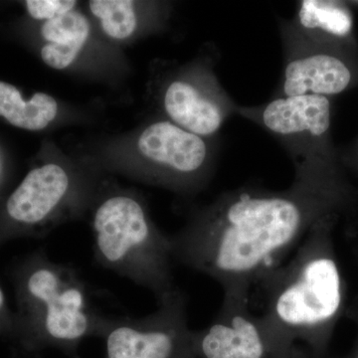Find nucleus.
Wrapping results in <instances>:
<instances>
[{
	"mask_svg": "<svg viewBox=\"0 0 358 358\" xmlns=\"http://www.w3.org/2000/svg\"><path fill=\"white\" fill-rule=\"evenodd\" d=\"M18 329L29 352L52 348L80 358L86 339L102 338L108 315L96 307L88 282L71 264L37 252L18 274Z\"/></svg>",
	"mask_w": 358,
	"mask_h": 358,
	"instance_id": "nucleus-3",
	"label": "nucleus"
},
{
	"mask_svg": "<svg viewBox=\"0 0 358 358\" xmlns=\"http://www.w3.org/2000/svg\"><path fill=\"white\" fill-rule=\"evenodd\" d=\"M284 69L274 98L341 95L358 87V48L308 38L291 20H280Z\"/></svg>",
	"mask_w": 358,
	"mask_h": 358,
	"instance_id": "nucleus-5",
	"label": "nucleus"
},
{
	"mask_svg": "<svg viewBox=\"0 0 358 358\" xmlns=\"http://www.w3.org/2000/svg\"><path fill=\"white\" fill-rule=\"evenodd\" d=\"M274 358H317L307 348L301 345L289 346L287 350L275 355Z\"/></svg>",
	"mask_w": 358,
	"mask_h": 358,
	"instance_id": "nucleus-18",
	"label": "nucleus"
},
{
	"mask_svg": "<svg viewBox=\"0 0 358 358\" xmlns=\"http://www.w3.org/2000/svg\"><path fill=\"white\" fill-rule=\"evenodd\" d=\"M193 334L187 299L176 287L157 299L155 312L145 317L108 315L101 339L106 358H190Z\"/></svg>",
	"mask_w": 358,
	"mask_h": 358,
	"instance_id": "nucleus-6",
	"label": "nucleus"
},
{
	"mask_svg": "<svg viewBox=\"0 0 358 358\" xmlns=\"http://www.w3.org/2000/svg\"><path fill=\"white\" fill-rule=\"evenodd\" d=\"M334 218L322 219L288 262L253 287L259 292L261 319L278 353L294 345L305 346L317 358L326 350L343 306V278L329 247Z\"/></svg>",
	"mask_w": 358,
	"mask_h": 358,
	"instance_id": "nucleus-2",
	"label": "nucleus"
},
{
	"mask_svg": "<svg viewBox=\"0 0 358 358\" xmlns=\"http://www.w3.org/2000/svg\"><path fill=\"white\" fill-rule=\"evenodd\" d=\"M339 160L343 169H350L358 173V138L350 148L338 150Z\"/></svg>",
	"mask_w": 358,
	"mask_h": 358,
	"instance_id": "nucleus-17",
	"label": "nucleus"
},
{
	"mask_svg": "<svg viewBox=\"0 0 358 358\" xmlns=\"http://www.w3.org/2000/svg\"><path fill=\"white\" fill-rule=\"evenodd\" d=\"M96 262L159 299L176 288L171 237L152 223L143 203L128 193L99 202L92 219Z\"/></svg>",
	"mask_w": 358,
	"mask_h": 358,
	"instance_id": "nucleus-4",
	"label": "nucleus"
},
{
	"mask_svg": "<svg viewBox=\"0 0 358 358\" xmlns=\"http://www.w3.org/2000/svg\"><path fill=\"white\" fill-rule=\"evenodd\" d=\"M348 2L303 0L292 22L308 38L336 46L358 48L355 18Z\"/></svg>",
	"mask_w": 358,
	"mask_h": 358,
	"instance_id": "nucleus-12",
	"label": "nucleus"
},
{
	"mask_svg": "<svg viewBox=\"0 0 358 358\" xmlns=\"http://www.w3.org/2000/svg\"><path fill=\"white\" fill-rule=\"evenodd\" d=\"M72 190V178L62 166L44 164L32 169L10 195L6 215L18 229L39 233L64 215Z\"/></svg>",
	"mask_w": 358,
	"mask_h": 358,
	"instance_id": "nucleus-11",
	"label": "nucleus"
},
{
	"mask_svg": "<svg viewBox=\"0 0 358 358\" xmlns=\"http://www.w3.org/2000/svg\"><path fill=\"white\" fill-rule=\"evenodd\" d=\"M236 114L274 136L293 159L338 155L331 138V102L327 96L273 98L255 107L238 106Z\"/></svg>",
	"mask_w": 358,
	"mask_h": 358,
	"instance_id": "nucleus-7",
	"label": "nucleus"
},
{
	"mask_svg": "<svg viewBox=\"0 0 358 358\" xmlns=\"http://www.w3.org/2000/svg\"><path fill=\"white\" fill-rule=\"evenodd\" d=\"M171 121H160L143 129L138 150L155 169V180L178 190L201 187L214 166L213 148Z\"/></svg>",
	"mask_w": 358,
	"mask_h": 358,
	"instance_id": "nucleus-8",
	"label": "nucleus"
},
{
	"mask_svg": "<svg viewBox=\"0 0 358 358\" xmlns=\"http://www.w3.org/2000/svg\"><path fill=\"white\" fill-rule=\"evenodd\" d=\"M293 160L286 189L224 192L169 236L174 263L211 278L223 293L251 292L317 223L352 199L339 155Z\"/></svg>",
	"mask_w": 358,
	"mask_h": 358,
	"instance_id": "nucleus-1",
	"label": "nucleus"
},
{
	"mask_svg": "<svg viewBox=\"0 0 358 358\" xmlns=\"http://www.w3.org/2000/svg\"><path fill=\"white\" fill-rule=\"evenodd\" d=\"M92 13L101 21L103 32L110 38H128L136 28L134 2L129 0H92Z\"/></svg>",
	"mask_w": 358,
	"mask_h": 358,
	"instance_id": "nucleus-15",
	"label": "nucleus"
},
{
	"mask_svg": "<svg viewBox=\"0 0 358 358\" xmlns=\"http://www.w3.org/2000/svg\"><path fill=\"white\" fill-rule=\"evenodd\" d=\"M77 2L73 0H28V13L35 20H51L73 11Z\"/></svg>",
	"mask_w": 358,
	"mask_h": 358,
	"instance_id": "nucleus-16",
	"label": "nucleus"
},
{
	"mask_svg": "<svg viewBox=\"0 0 358 358\" xmlns=\"http://www.w3.org/2000/svg\"><path fill=\"white\" fill-rule=\"evenodd\" d=\"M89 33L88 20L77 11L45 21L41 34L48 44L42 48V60L54 69H65L83 48Z\"/></svg>",
	"mask_w": 358,
	"mask_h": 358,
	"instance_id": "nucleus-13",
	"label": "nucleus"
},
{
	"mask_svg": "<svg viewBox=\"0 0 358 358\" xmlns=\"http://www.w3.org/2000/svg\"><path fill=\"white\" fill-rule=\"evenodd\" d=\"M164 89L162 103L171 122L185 131L210 138L238 106L219 83L212 65L196 66Z\"/></svg>",
	"mask_w": 358,
	"mask_h": 358,
	"instance_id": "nucleus-10",
	"label": "nucleus"
},
{
	"mask_svg": "<svg viewBox=\"0 0 358 358\" xmlns=\"http://www.w3.org/2000/svg\"><path fill=\"white\" fill-rule=\"evenodd\" d=\"M55 99L45 93H36L28 102L11 84L0 82V115L18 128L41 131L57 115Z\"/></svg>",
	"mask_w": 358,
	"mask_h": 358,
	"instance_id": "nucleus-14",
	"label": "nucleus"
},
{
	"mask_svg": "<svg viewBox=\"0 0 358 358\" xmlns=\"http://www.w3.org/2000/svg\"><path fill=\"white\" fill-rule=\"evenodd\" d=\"M348 358H358V346L357 348H355V352L350 355V357Z\"/></svg>",
	"mask_w": 358,
	"mask_h": 358,
	"instance_id": "nucleus-20",
	"label": "nucleus"
},
{
	"mask_svg": "<svg viewBox=\"0 0 358 358\" xmlns=\"http://www.w3.org/2000/svg\"><path fill=\"white\" fill-rule=\"evenodd\" d=\"M250 303L251 292L223 293L216 317L194 331L190 358H274L278 352Z\"/></svg>",
	"mask_w": 358,
	"mask_h": 358,
	"instance_id": "nucleus-9",
	"label": "nucleus"
},
{
	"mask_svg": "<svg viewBox=\"0 0 358 358\" xmlns=\"http://www.w3.org/2000/svg\"><path fill=\"white\" fill-rule=\"evenodd\" d=\"M11 327H13V324H11L10 317L7 313L6 296L0 287V331H9Z\"/></svg>",
	"mask_w": 358,
	"mask_h": 358,
	"instance_id": "nucleus-19",
	"label": "nucleus"
}]
</instances>
